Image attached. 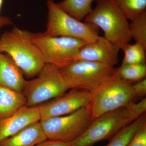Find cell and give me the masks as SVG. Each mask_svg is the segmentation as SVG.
I'll return each instance as SVG.
<instances>
[{
    "label": "cell",
    "instance_id": "1",
    "mask_svg": "<svg viewBox=\"0 0 146 146\" xmlns=\"http://www.w3.org/2000/svg\"><path fill=\"white\" fill-rule=\"evenodd\" d=\"M146 111V98L106 112L92 121L87 129L71 142L72 146H92L104 140L110 141L124 127Z\"/></svg>",
    "mask_w": 146,
    "mask_h": 146
},
{
    "label": "cell",
    "instance_id": "2",
    "mask_svg": "<svg viewBox=\"0 0 146 146\" xmlns=\"http://www.w3.org/2000/svg\"><path fill=\"white\" fill-rule=\"evenodd\" d=\"M0 52L8 54L28 78L38 75L45 64L40 50L33 42L32 33L16 26L0 37Z\"/></svg>",
    "mask_w": 146,
    "mask_h": 146
},
{
    "label": "cell",
    "instance_id": "3",
    "mask_svg": "<svg viewBox=\"0 0 146 146\" xmlns=\"http://www.w3.org/2000/svg\"><path fill=\"white\" fill-rule=\"evenodd\" d=\"M97 6L84 19L101 29L104 36L123 50L131 39L129 23L113 0H97Z\"/></svg>",
    "mask_w": 146,
    "mask_h": 146
},
{
    "label": "cell",
    "instance_id": "4",
    "mask_svg": "<svg viewBox=\"0 0 146 146\" xmlns=\"http://www.w3.org/2000/svg\"><path fill=\"white\" fill-rule=\"evenodd\" d=\"M89 106L92 120L106 112L126 106L137 99L133 83L115 72L94 92Z\"/></svg>",
    "mask_w": 146,
    "mask_h": 146
},
{
    "label": "cell",
    "instance_id": "5",
    "mask_svg": "<svg viewBox=\"0 0 146 146\" xmlns=\"http://www.w3.org/2000/svg\"><path fill=\"white\" fill-rule=\"evenodd\" d=\"M70 89L60 69L45 64L36 78L27 80L22 92L27 106L33 107L62 96Z\"/></svg>",
    "mask_w": 146,
    "mask_h": 146
},
{
    "label": "cell",
    "instance_id": "6",
    "mask_svg": "<svg viewBox=\"0 0 146 146\" xmlns=\"http://www.w3.org/2000/svg\"><path fill=\"white\" fill-rule=\"evenodd\" d=\"M46 29L43 33L50 36L72 37L91 43L98 37L100 29L89 23H82L58 7L53 0H47Z\"/></svg>",
    "mask_w": 146,
    "mask_h": 146
},
{
    "label": "cell",
    "instance_id": "7",
    "mask_svg": "<svg viewBox=\"0 0 146 146\" xmlns=\"http://www.w3.org/2000/svg\"><path fill=\"white\" fill-rule=\"evenodd\" d=\"M33 42L38 47L45 64L63 69L76 60L80 50L87 42L66 36H48L43 33H32Z\"/></svg>",
    "mask_w": 146,
    "mask_h": 146
},
{
    "label": "cell",
    "instance_id": "8",
    "mask_svg": "<svg viewBox=\"0 0 146 146\" xmlns=\"http://www.w3.org/2000/svg\"><path fill=\"white\" fill-rule=\"evenodd\" d=\"M60 70L71 89L91 93L115 72V67L84 60H74Z\"/></svg>",
    "mask_w": 146,
    "mask_h": 146
},
{
    "label": "cell",
    "instance_id": "9",
    "mask_svg": "<svg viewBox=\"0 0 146 146\" xmlns=\"http://www.w3.org/2000/svg\"><path fill=\"white\" fill-rule=\"evenodd\" d=\"M92 121L89 105L71 114L40 122L47 139L71 143L85 132Z\"/></svg>",
    "mask_w": 146,
    "mask_h": 146
},
{
    "label": "cell",
    "instance_id": "10",
    "mask_svg": "<svg viewBox=\"0 0 146 146\" xmlns=\"http://www.w3.org/2000/svg\"><path fill=\"white\" fill-rule=\"evenodd\" d=\"M91 97L88 91L70 89L62 96L37 106L41 120L71 114L90 104Z\"/></svg>",
    "mask_w": 146,
    "mask_h": 146
},
{
    "label": "cell",
    "instance_id": "11",
    "mask_svg": "<svg viewBox=\"0 0 146 146\" xmlns=\"http://www.w3.org/2000/svg\"><path fill=\"white\" fill-rule=\"evenodd\" d=\"M119 47L106 39L99 36L96 40L84 45L80 50L76 60L102 63L114 67L119 62Z\"/></svg>",
    "mask_w": 146,
    "mask_h": 146
},
{
    "label": "cell",
    "instance_id": "12",
    "mask_svg": "<svg viewBox=\"0 0 146 146\" xmlns=\"http://www.w3.org/2000/svg\"><path fill=\"white\" fill-rule=\"evenodd\" d=\"M40 120L37 106L21 108L9 117L0 120V143Z\"/></svg>",
    "mask_w": 146,
    "mask_h": 146
},
{
    "label": "cell",
    "instance_id": "13",
    "mask_svg": "<svg viewBox=\"0 0 146 146\" xmlns=\"http://www.w3.org/2000/svg\"><path fill=\"white\" fill-rule=\"evenodd\" d=\"M23 71L6 53L0 52V86L22 92L27 80Z\"/></svg>",
    "mask_w": 146,
    "mask_h": 146
},
{
    "label": "cell",
    "instance_id": "14",
    "mask_svg": "<svg viewBox=\"0 0 146 146\" xmlns=\"http://www.w3.org/2000/svg\"><path fill=\"white\" fill-rule=\"evenodd\" d=\"M47 139L39 121L1 141L0 146H35Z\"/></svg>",
    "mask_w": 146,
    "mask_h": 146
},
{
    "label": "cell",
    "instance_id": "15",
    "mask_svg": "<svg viewBox=\"0 0 146 146\" xmlns=\"http://www.w3.org/2000/svg\"><path fill=\"white\" fill-rule=\"evenodd\" d=\"M25 106L27 100L23 92L0 86V120L9 117Z\"/></svg>",
    "mask_w": 146,
    "mask_h": 146
},
{
    "label": "cell",
    "instance_id": "16",
    "mask_svg": "<svg viewBox=\"0 0 146 146\" xmlns=\"http://www.w3.org/2000/svg\"><path fill=\"white\" fill-rule=\"evenodd\" d=\"M97 0H64L57 5L73 18L80 21L92 11V3Z\"/></svg>",
    "mask_w": 146,
    "mask_h": 146
},
{
    "label": "cell",
    "instance_id": "17",
    "mask_svg": "<svg viewBox=\"0 0 146 146\" xmlns=\"http://www.w3.org/2000/svg\"><path fill=\"white\" fill-rule=\"evenodd\" d=\"M145 123L146 115L145 113L116 133L106 146H127L136 131Z\"/></svg>",
    "mask_w": 146,
    "mask_h": 146
},
{
    "label": "cell",
    "instance_id": "18",
    "mask_svg": "<svg viewBox=\"0 0 146 146\" xmlns=\"http://www.w3.org/2000/svg\"><path fill=\"white\" fill-rule=\"evenodd\" d=\"M116 72L121 78L127 81L133 82H138L146 78V65L140 64H121Z\"/></svg>",
    "mask_w": 146,
    "mask_h": 146
},
{
    "label": "cell",
    "instance_id": "19",
    "mask_svg": "<svg viewBox=\"0 0 146 146\" xmlns=\"http://www.w3.org/2000/svg\"><path fill=\"white\" fill-rule=\"evenodd\" d=\"M113 1L129 21L146 11V0H113Z\"/></svg>",
    "mask_w": 146,
    "mask_h": 146
},
{
    "label": "cell",
    "instance_id": "20",
    "mask_svg": "<svg viewBox=\"0 0 146 146\" xmlns=\"http://www.w3.org/2000/svg\"><path fill=\"white\" fill-rule=\"evenodd\" d=\"M131 39L146 48V12L131 20L129 25Z\"/></svg>",
    "mask_w": 146,
    "mask_h": 146
},
{
    "label": "cell",
    "instance_id": "21",
    "mask_svg": "<svg viewBox=\"0 0 146 146\" xmlns=\"http://www.w3.org/2000/svg\"><path fill=\"white\" fill-rule=\"evenodd\" d=\"M124 53L122 64L146 63V48L142 45L135 43L128 44L123 50Z\"/></svg>",
    "mask_w": 146,
    "mask_h": 146
},
{
    "label": "cell",
    "instance_id": "22",
    "mask_svg": "<svg viewBox=\"0 0 146 146\" xmlns=\"http://www.w3.org/2000/svg\"><path fill=\"white\" fill-rule=\"evenodd\" d=\"M127 146H146V123L136 131Z\"/></svg>",
    "mask_w": 146,
    "mask_h": 146
},
{
    "label": "cell",
    "instance_id": "23",
    "mask_svg": "<svg viewBox=\"0 0 146 146\" xmlns=\"http://www.w3.org/2000/svg\"><path fill=\"white\" fill-rule=\"evenodd\" d=\"M133 88L137 99H142L145 98L146 95V78L133 84Z\"/></svg>",
    "mask_w": 146,
    "mask_h": 146
},
{
    "label": "cell",
    "instance_id": "24",
    "mask_svg": "<svg viewBox=\"0 0 146 146\" xmlns=\"http://www.w3.org/2000/svg\"><path fill=\"white\" fill-rule=\"evenodd\" d=\"M35 146H72L71 143L47 139Z\"/></svg>",
    "mask_w": 146,
    "mask_h": 146
},
{
    "label": "cell",
    "instance_id": "25",
    "mask_svg": "<svg viewBox=\"0 0 146 146\" xmlns=\"http://www.w3.org/2000/svg\"><path fill=\"white\" fill-rule=\"evenodd\" d=\"M3 0H0V11L1 8ZM13 24L11 19L9 17L6 16H0V29L3 27Z\"/></svg>",
    "mask_w": 146,
    "mask_h": 146
}]
</instances>
